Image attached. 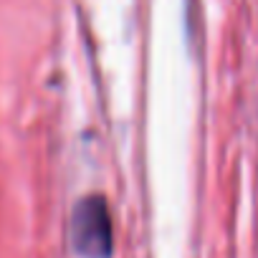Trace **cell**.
Masks as SVG:
<instances>
[{"label": "cell", "instance_id": "obj_1", "mask_svg": "<svg viewBox=\"0 0 258 258\" xmlns=\"http://www.w3.org/2000/svg\"><path fill=\"white\" fill-rule=\"evenodd\" d=\"M69 238L79 258H111L114 228H111L109 205L101 195H86L74 205Z\"/></svg>", "mask_w": 258, "mask_h": 258}]
</instances>
